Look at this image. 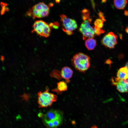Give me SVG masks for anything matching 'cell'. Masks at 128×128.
<instances>
[{
	"instance_id": "cell-12",
	"label": "cell",
	"mask_w": 128,
	"mask_h": 128,
	"mask_svg": "<svg viewBox=\"0 0 128 128\" xmlns=\"http://www.w3.org/2000/svg\"><path fill=\"white\" fill-rule=\"evenodd\" d=\"M85 46L89 50H93L96 45V40L94 38H87L85 41Z\"/></svg>"
},
{
	"instance_id": "cell-2",
	"label": "cell",
	"mask_w": 128,
	"mask_h": 128,
	"mask_svg": "<svg viewBox=\"0 0 128 128\" xmlns=\"http://www.w3.org/2000/svg\"><path fill=\"white\" fill-rule=\"evenodd\" d=\"M50 7L43 2H40L34 5L27 11L26 15L33 19L41 18L48 16Z\"/></svg>"
},
{
	"instance_id": "cell-8",
	"label": "cell",
	"mask_w": 128,
	"mask_h": 128,
	"mask_svg": "<svg viewBox=\"0 0 128 128\" xmlns=\"http://www.w3.org/2000/svg\"><path fill=\"white\" fill-rule=\"evenodd\" d=\"M111 81L112 84L116 87L119 91L128 93V80H121L117 77H113L111 78Z\"/></svg>"
},
{
	"instance_id": "cell-20",
	"label": "cell",
	"mask_w": 128,
	"mask_h": 128,
	"mask_svg": "<svg viewBox=\"0 0 128 128\" xmlns=\"http://www.w3.org/2000/svg\"><path fill=\"white\" fill-rule=\"evenodd\" d=\"M89 10H87V9H84L82 10V13L84 14L88 12Z\"/></svg>"
},
{
	"instance_id": "cell-7",
	"label": "cell",
	"mask_w": 128,
	"mask_h": 128,
	"mask_svg": "<svg viewBox=\"0 0 128 128\" xmlns=\"http://www.w3.org/2000/svg\"><path fill=\"white\" fill-rule=\"evenodd\" d=\"M117 35L110 32L103 37L101 42L105 47L111 49L114 48L117 43Z\"/></svg>"
},
{
	"instance_id": "cell-21",
	"label": "cell",
	"mask_w": 128,
	"mask_h": 128,
	"mask_svg": "<svg viewBox=\"0 0 128 128\" xmlns=\"http://www.w3.org/2000/svg\"><path fill=\"white\" fill-rule=\"evenodd\" d=\"M54 5L53 4L52 2L48 4V6L50 7H51L53 6Z\"/></svg>"
},
{
	"instance_id": "cell-19",
	"label": "cell",
	"mask_w": 128,
	"mask_h": 128,
	"mask_svg": "<svg viewBox=\"0 0 128 128\" xmlns=\"http://www.w3.org/2000/svg\"><path fill=\"white\" fill-rule=\"evenodd\" d=\"M47 126L50 128H54V127L52 121H50L46 122Z\"/></svg>"
},
{
	"instance_id": "cell-10",
	"label": "cell",
	"mask_w": 128,
	"mask_h": 128,
	"mask_svg": "<svg viewBox=\"0 0 128 128\" xmlns=\"http://www.w3.org/2000/svg\"><path fill=\"white\" fill-rule=\"evenodd\" d=\"M73 73V71L70 68L66 66L62 69L60 75L62 77L66 80V82L68 83L69 82V79L72 77Z\"/></svg>"
},
{
	"instance_id": "cell-16",
	"label": "cell",
	"mask_w": 128,
	"mask_h": 128,
	"mask_svg": "<svg viewBox=\"0 0 128 128\" xmlns=\"http://www.w3.org/2000/svg\"><path fill=\"white\" fill-rule=\"evenodd\" d=\"M52 121L54 128H57L61 124L62 121V117L57 118Z\"/></svg>"
},
{
	"instance_id": "cell-11",
	"label": "cell",
	"mask_w": 128,
	"mask_h": 128,
	"mask_svg": "<svg viewBox=\"0 0 128 128\" xmlns=\"http://www.w3.org/2000/svg\"><path fill=\"white\" fill-rule=\"evenodd\" d=\"M117 76L120 79L128 80V71L125 66L121 67L118 70Z\"/></svg>"
},
{
	"instance_id": "cell-9",
	"label": "cell",
	"mask_w": 128,
	"mask_h": 128,
	"mask_svg": "<svg viewBox=\"0 0 128 128\" xmlns=\"http://www.w3.org/2000/svg\"><path fill=\"white\" fill-rule=\"evenodd\" d=\"M62 117L61 113L58 110L51 109L45 114L44 119L45 122Z\"/></svg>"
},
{
	"instance_id": "cell-6",
	"label": "cell",
	"mask_w": 128,
	"mask_h": 128,
	"mask_svg": "<svg viewBox=\"0 0 128 128\" xmlns=\"http://www.w3.org/2000/svg\"><path fill=\"white\" fill-rule=\"evenodd\" d=\"M60 16L63 31L68 35H72L73 31L77 28L76 22L75 20L69 18L64 14H61Z\"/></svg>"
},
{
	"instance_id": "cell-17",
	"label": "cell",
	"mask_w": 128,
	"mask_h": 128,
	"mask_svg": "<svg viewBox=\"0 0 128 128\" xmlns=\"http://www.w3.org/2000/svg\"><path fill=\"white\" fill-rule=\"evenodd\" d=\"M1 4L2 7V9L1 11V13L3 14L4 13L5 11H6L5 10L6 9V8H5V7L7 6V4H6L3 3H1Z\"/></svg>"
},
{
	"instance_id": "cell-3",
	"label": "cell",
	"mask_w": 128,
	"mask_h": 128,
	"mask_svg": "<svg viewBox=\"0 0 128 128\" xmlns=\"http://www.w3.org/2000/svg\"><path fill=\"white\" fill-rule=\"evenodd\" d=\"M49 91V88L47 87L45 91H39L38 93V103L39 108L50 107L53 102L57 101V96Z\"/></svg>"
},
{
	"instance_id": "cell-4",
	"label": "cell",
	"mask_w": 128,
	"mask_h": 128,
	"mask_svg": "<svg viewBox=\"0 0 128 128\" xmlns=\"http://www.w3.org/2000/svg\"><path fill=\"white\" fill-rule=\"evenodd\" d=\"M79 29V31L82 35L84 40L91 38H94L96 35V30L94 27L91 25L92 19L90 17L83 20Z\"/></svg>"
},
{
	"instance_id": "cell-26",
	"label": "cell",
	"mask_w": 128,
	"mask_h": 128,
	"mask_svg": "<svg viewBox=\"0 0 128 128\" xmlns=\"http://www.w3.org/2000/svg\"><path fill=\"white\" fill-rule=\"evenodd\" d=\"M106 1V0H102V1L103 3H105Z\"/></svg>"
},
{
	"instance_id": "cell-5",
	"label": "cell",
	"mask_w": 128,
	"mask_h": 128,
	"mask_svg": "<svg viewBox=\"0 0 128 128\" xmlns=\"http://www.w3.org/2000/svg\"><path fill=\"white\" fill-rule=\"evenodd\" d=\"M51 27L50 25L44 21L37 20L33 24L32 31L41 36L47 37L50 35Z\"/></svg>"
},
{
	"instance_id": "cell-22",
	"label": "cell",
	"mask_w": 128,
	"mask_h": 128,
	"mask_svg": "<svg viewBox=\"0 0 128 128\" xmlns=\"http://www.w3.org/2000/svg\"><path fill=\"white\" fill-rule=\"evenodd\" d=\"M56 3L59 4L60 1V0H55Z\"/></svg>"
},
{
	"instance_id": "cell-25",
	"label": "cell",
	"mask_w": 128,
	"mask_h": 128,
	"mask_svg": "<svg viewBox=\"0 0 128 128\" xmlns=\"http://www.w3.org/2000/svg\"><path fill=\"white\" fill-rule=\"evenodd\" d=\"M91 128H97V127L95 125H94L93 126H92Z\"/></svg>"
},
{
	"instance_id": "cell-1",
	"label": "cell",
	"mask_w": 128,
	"mask_h": 128,
	"mask_svg": "<svg viewBox=\"0 0 128 128\" xmlns=\"http://www.w3.org/2000/svg\"><path fill=\"white\" fill-rule=\"evenodd\" d=\"M90 58L86 54L82 52L75 55L71 59L72 64L78 71L85 73L90 66Z\"/></svg>"
},
{
	"instance_id": "cell-24",
	"label": "cell",
	"mask_w": 128,
	"mask_h": 128,
	"mask_svg": "<svg viewBox=\"0 0 128 128\" xmlns=\"http://www.w3.org/2000/svg\"><path fill=\"white\" fill-rule=\"evenodd\" d=\"M125 66L128 71V61L126 63Z\"/></svg>"
},
{
	"instance_id": "cell-14",
	"label": "cell",
	"mask_w": 128,
	"mask_h": 128,
	"mask_svg": "<svg viewBox=\"0 0 128 128\" xmlns=\"http://www.w3.org/2000/svg\"><path fill=\"white\" fill-rule=\"evenodd\" d=\"M57 88L60 92L65 91L68 89V86L65 82L60 81L57 83Z\"/></svg>"
},
{
	"instance_id": "cell-18",
	"label": "cell",
	"mask_w": 128,
	"mask_h": 128,
	"mask_svg": "<svg viewBox=\"0 0 128 128\" xmlns=\"http://www.w3.org/2000/svg\"><path fill=\"white\" fill-rule=\"evenodd\" d=\"M98 15L100 18H101V19L104 22L106 20L104 16V14L102 12L100 11L98 14Z\"/></svg>"
},
{
	"instance_id": "cell-15",
	"label": "cell",
	"mask_w": 128,
	"mask_h": 128,
	"mask_svg": "<svg viewBox=\"0 0 128 128\" xmlns=\"http://www.w3.org/2000/svg\"><path fill=\"white\" fill-rule=\"evenodd\" d=\"M94 25L96 29H101L103 26V22L101 19H97L95 21Z\"/></svg>"
},
{
	"instance_id": "cell-23",
	"label": "cell",
	"mask_w": 128,
	"mask_h": 128,
	"mask_svg": "<svg viewBox=\"0 0 128 128\" xmlns=\"http://www.w3.org/2000/svg\"><path fill=\"white\" fill-rule=\"evenodd\" d=\"M125 31L128 34V26L126 27L125 29Z\"/></svg>"
},
{
	"instance_id": "cell-13",
	"label": "cell",
	"mask_w": 128,
	"mask_h": 128,
	"mask_svg": "<svg viewBox=\"0 0 128 128\" xmlns=\"http://www.w3.org/2000/svg\"><path fill=\"white\" fill-rule=\"evenodd\" d=\"M114 4L115 7L119 9H124L127 3V0H114Z\"/></svg>"
}]
</instances>
